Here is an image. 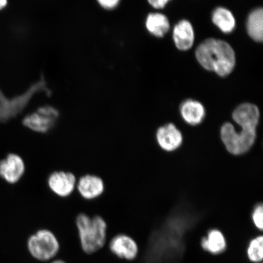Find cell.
I'll return each instance as SVG.
<instances>
[{"label": "cell", "mask_w": 263, "mask_h": 263, "mask_svg": "<svg viewBox=\"0 0 263 263\" xmlns=\"http://www.w3.org/2000/svg\"><path fill=\"white\" fill-rule=\"evenodd\" d=\"M252 220L254 224L259 230L263 229V208L262 204L255 207L252 213Z\"/></svg>", "instance_id": "cell-20"}, {"label": "cell", "mask_w": 263, "mask_h": 263, "mask_svg": "<svg viewBox=\"0 0 263 263\" xmlns=\"http://www.w3.org/2000/svg\"><path fill=\"white\" fill-rule=\"evenodd\" d=\"M146 27L150 34L157 37H162L170 30L169 20L161 13H151L147 16Z\"/></svg>", "instance_id": "cell-17"}, {"label": "cell", "mask_w": 263, "mask_h": 263, "mask_svg": "<svg viewBox=\"0 0 263 263\" xmlns=\"http://www.w3.org/2000/svg\"><path fill=\"white\" fill-rule=\"evenodd\" d=\"M110 249L118 257L133 260L137 257L139 248L136 241L126 235H118L110 242Z\"/></svg>", "instance_id": "cell-11"}, {"label": "cell", "mask_w": 263, "mask_h": 263, "mask_svg": "<svg viewBox=\"0 0 263 263\" xmlns=\"http://www.w3.org/2000/svg\"><path fill=\"white\" fill-rule=\"evenodd\" d=\"M212 22L220 30L225 34H230L236 27V20L230 10L219 7L215 9L212 16Z\"/></svg>", "instance_id": "cell-16"}, {"label": "cell", "mask_w": 263, "mask_h": 263, "mask_svg": "<svg viewBox=\"0 0 263 263\" xmlns=\"http://www.w3.org/2000/svg\"><path fill=\"white\" fill-rule=\"evenodd\" d=\"M77 178L73 173L57 171L49 174L47 185L49 190L61 198L68 197L77 189Z\"/></svg>", "instance_id": "cell-6"}, {"label": "cell", "mask_w": 263, "mask_h": 263, "mask_svg": "<svg viewBox=\"0 0 263 263\" xmlns=\"http://www.w3.org/2000/svg\"><path fill=\"white\" fill-rule=\"evenodd\" d=\"M98 5L104 9L113 10L119 5L121 0H97Z\"/></svg>", "instance_id": "cell-21"}, {"label": "cell", "mask_w": 263, "mask_h": 263, "mask_svg": "<svg viewBox=\"0 0 263 263\" xmlns=\"http://www.w3.org/2000/svg\"><path fill=\"white\" fill-rule=\"evenodd\" d=\"M28 247L33 257L38 260L47 261L58 254L59 243L53 233L42 229L29 238Z\"/></svg>", "instance_id": "cell-4"}, {"label": "cell", "mask_w": 263, "mask_h": 263, "mask_svg": "<svg viewBox=\"0 0 263 263\" xmlns=\"http://www.w3.org/2000/svg\"><path fill=\"white\" fill-rule=\"evenodd\" d=\"M247 31L253 40L261 42L263 39V11L262 8L254 10L247 21Z\"/></svg>", "instance_id": "cell-18"}, {"label": "cell", "mask_w": 263, "mask_h": 263, "mask_svg": "<svg viewBox=\"0 0 263 263\" xmlns=\"http://www.w3.org/2000/svg\"><path fill=\"white\" fill-rule=\"evenodd\" d=\"M31 95V92H27L9 99L0 90V123L7 122L21 114L27 106Z\"/></svg>", "instance_id": "cell-7"}, {"label": "cell", "mask_w": 263, "mask_h": 263, "mask_svg": "<svg viewBox=\"0 0 263 263\" xmlns=\"http://www.w3.org/2000/svg\"><path fill=\"white\" fill-rule=\"evenodd\" d=\"M180 115L183 120L191 126H197L204 120L206 111L204 106L200 102L188 100L181 104Z\"/></svg>", "instance_id": "cell-14"}, {"label": "cell", "mask_w": 263, "mask_h": 263, "mask_svg": "<svg viewBox=\"0 0 263 263\" xmlns=\"http://www.w3.org/2000/svg\"><path fill=\"white\" fill-rule=\"evenodd\" d=\"M156 140L158 144L163 150L172 152L182 145L183 136L175 125L168 123L157 129Z\"/></svg>", "instance_id": "cell-10"}, {"label": "cell", "mask_w": 263, "mask_h": 263, "mask_svg": "<svg viewBox=\"0 0 263 263\" xmlns=\"http://www.w3.org/2000/svg\"><path fill=\"white\" fill-rule=\"evenodd\" d=\"M59 111L51 106H44L30 114L23 120L24 126L39 134H46L50 131L57 123Z\"/></svg>", "instance_id": "cell-5"}, {"label": "cell", "mask_w": 263, "mask_h": 263, "mask_svg": "<svg viewBox=\"0 0 263 263\" xmlns=\"http://www.w3.org/2000/svg\"><path fill=\"white\" fill-rule=\"evenodd\" d=\"M201 246L205 251L210 252V254H221L226 249V239L220 230L212 229L208 233L206 237L202 238Z\"/></svg>", "instance_id": "cell-15"}, {"label": "cell", "mask_w": 263, "mask_h": 263, "mask_svg": "<svg viewBox=\"0 0 263 263\" xmlns=\"http://www.w3.org/2000/svg\"><path fill=\"white\" fill-rule=\"evenodd\" d=\"M76 190L82 198L93 200L103 195L105 183L100 176L91 174H85L78 180Z\"/></svg>", "instance_id": "cell-9"}, {"label": "cell", "mask_w": 263, "mask_h": 263, "mask_svg": "<svg viewBox=\"0 0 263 263\" xmlns=\"http://www.w3.org/2000/svg\"><path fill=\"white\" fill-rule=\"evenodd\" d=\"M25 171V161L18 154H9L0 160V177L8 183L18 182L24 176Z\"/></svg>", "instance_id": "cell-8"}, {"label": "cell", "mask_w": 263, "mask_h": 263, "mask_svg": "<svg viewBox=\"0 0 263 263\" xmlns=\"http://www.w3.org/2000/svg\"><path fill=\"white\" fill-rule=\"evenodd\" d=\"M172 0H147L151 6L155 9H162Z\"/></svg>", "instance_id": "cell-22"}, {"label": "cell", "mask_w": 263, "mask_h": 263, "mask_svg": "<svg viewBox=\"0 0 263 263\" xmlns=\"http://www.w3.org/2000/svg\"><path fill=\"white\" fill-rule=\"evenodd\" d=\"M8 4V0H0V10L4 9Z\"/></svg>", "instance_id": "cell-23"}, {"label": "cell", "mask_w": 263, "mask_h": 263, "mask_svg": "<svg viewBox=\"0 0 263 263\" xmlns=\"http://www.w3.org/2000/svg\"><path fill=\"white\" fill-rule=\"evenodd\" d=\"M238 130L232 123L223 124L220 129V137L226 149L234 156L242 155L254 146L256 139V128L239 126Z\"/></svg>", "instance_id": "cell-3"}, {"label": "cell", "mask_w": 263, "mask_h": 263, "mask_svg": "<svg viewBox=\"0 0 263 263\" xmlns=\"http://www.w3.org/2000/svg\"><path fill=\"white\" fill-rule=\"evenodd\" d=\"M173 37L176 47L181 51L192 48L195 42V31L192 24L186 20H182L174 26Z\"/></svg>", "instance_id": "cell-13"}, {"label": "cell", "mask_w": 263, "mask_h": 263, "mask_svg": "<svg viewBox=\"0 0 263 263\" xmlns=\"http://www.w3.org/2000/svg\"><path fill=\"white\" fill-rule=\"evenodd\" d=\"M259 117L258 107L248 103L239 105L232 114L233 120L238 126L257 128Z\"/></svg>", "instance_id": "cell-12"}, {"label": "cell", "mask_w": 263, "mask_h": 263, "mask_svg": "<svg viewBox=\"0 0 263 263\" xmlns=\"http://www.w3.org/2000/svg\"><path fill=\"white\" fill-rule=\"evenodd\" d=\"M196 57L203 68L221 77L231 73L236 64L231 45L219 39H208L201 43L196 49Z\"/></svg>", "instance_id": "cell-1"}, {"label": "cell", "mask_w": 263, "mask_h": 263, "mask_svg": "<svg viewBox=\"0 0 263 263\" xmlns=\"http://www.w3.org/2000/svg\"><path fill=\"white\" fill-rule=\"evenodd\" d=\"M52 263H66V262L62 260H57L54 262H52Z\"/></svg>", "instance_id": "cell-24"}, {"label": "cell", "mask_w": 263, "mask_h": 263, "mask_svg": "<svg viewBox=\"0 0 263 263\" xmlns=\"http://www.w3.org/2000/svg\"><path fill=\"white\" fill-rule=\"evenodd\" d=\"M82 250L87 254H93L105 245L107 236V223L100 216L91 218L81 213L76 219Z\"/></svg>", "instance_id": "cell-2"}, {"label": "cell", "mask_w": 263, "mask_h": 263, "mask_svg": "<svg viewBox=\"0 0 263 263\" xmlns=\"http://www.w3.org/2000/svg\"><path fill=\"white\" fill-rule=\"evenodd\" d=\"M248 258L252 262H260L263 258V237L258 236L253 239L248 248Z\"/></svg>", "instance_id": "cell-19"}]
</instances>
